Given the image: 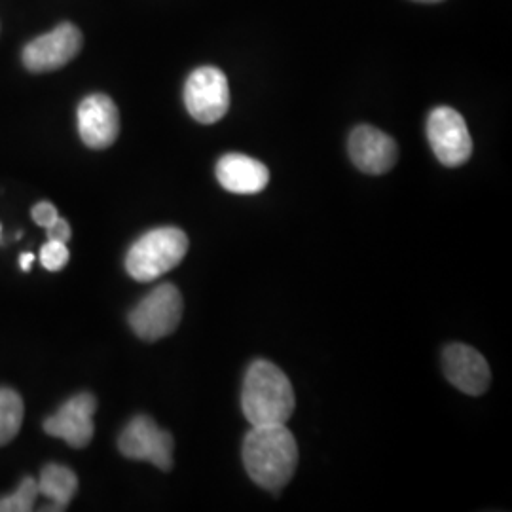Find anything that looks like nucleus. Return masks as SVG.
Listing matches in <instances>:
<instances>
[{"label":"nucleus","instance_id":"nucleus-1","mask_svg":"<svg viewBox=\"0 0 512 512\" xmlns=\"http://www.w3.org/2000/svg\"><path fill=\"white\" fill-rule=\"evenodd\" d=\"M243 467L264 490L279 492L289 484L298 465V446L285 423L255 425L243 440Z\"/></svg>","mask_w":512,"mask_h":512},{"label":"nucleus","instance_id":"nucleus-2","mask_svg":"<svg viewBox=\"0 0 512 512\" xmlns=\"http://www.w3.org/2000/svg\"><path fill=\"white\" fill-rule=\"evenodd\" d=\"M294 406L293 384L279 366L258 359L247 368L241 389V408L251 427L287 423L293 416Z\"/></svg>","mask_w":512,"mask_h":512},{"label":"nucleus","instance_id":"nucleus-3","mask_svg":"<svg viewBox=\"0 0 512 512\" xmlns=\"http://www.w3.org/2000/svg\"><path fill=\"white\" fill-rule=\"evenodd\" d=\"M186 253L188 238L183 230L173 226L156 228L131 245L126 256V270L135 281L147 283L177 268Z\"/></svg>","mask_w":512,"mask_h":512},{"label":"nucleus","instance_id":"nucleus-4","mask_svg":"<svg viewBox=\"0 0 512 512\" xmlns=\"http://www.w3.org/2000/svg\"><path fill=\"white\" fill-rule=\"evenodd\" d=\"M183 319V296L171 283L156 287L129 313L131 330L147 340L156 342L175 332Z\"/></svg>","mask_w":512,"mask_h":512},{"label":"nucleus","instance_id":"nucleus-5","mask_svg":"<svg viewBox=\"0 0 512 512\" xmlns=\"http://www.w3.org/2000/svg\"><path fill=\"white\" fill-rule=\"evenodd\" d=\"M184 105L200 124H215L230 109L228 78L217 67H200L184 84Z\"/></svg>","mask_w":512,"mask_h":512},{"label":"nucleus","instance_id":"nucleus-6","mask_svg":"<svg viewBox=\"0 0 512 512\" xmlns=\"http://www.w3.org/2000/svg\"><path fill=\"white\" fill-rule=\"evenodd\" d=\"M427 139L439 162L446 167H459L473 154V139L465 118L458 110L437 107L427 118Z\"/></svg>","mask_w":512,"mask_h":512},{"label":"nucleus","instance_id":"nucleus-7","mask_svg":"<svg viewBox=\"0 0 512 512\" xmlns=\"http://www.w3.org/2000/svg\"><path fill=\"white\" fill-rule=\"evenodd\" d=\"M118 448L128 459L148 461L162 471L173 469L175 440L148 416L129 421L118 439Z\"/></svg>","mask_w":512,"mask_h":512},{"label":"nucleus","instance_id":"nucleus-8","mask_svg":"<svg viewBox=\"0 0 512 512\" xmlns=\"http://www.w3.org/2000/svg\"><path fill=\"white\" fill-rule=\"evenodd\" d=\"M82 33L73 23H61L54 31L35 38L23 50V65L31 73H50L71 63L82 50Z\"/></svg>","mask_w":512,"mask_h":512},{"label":"nucleus","instance_id":"nucleus-9","mask_svg":"<svg viewBox=\"0 0 512 512\" xmlns=\"http://www.w3.org/2000/svg\"><path fill=\"white\" fill-rule=\"evenodd\" d=\"M97 410V399L92 393H78L63 404L54 416L44 421V431L65 440L73 448H84L93 439V414Z\"/></svg>","mask_w":512,"mask_h":512},{"label":"nucleus","instance_id":"nucleus-10","mask_svg":"<svg viewBox=\"0 0 512 512\" xmlns=\"http://www.w3.org/2000/svg\"><path fill=\"white\" fill-rule=\"evenodd\" d=\"M78 133L84 145L93 150L114 145L120 133V114L109 95L93 93L80 103Z\"/></svg>","mask_w":512,"mask_h":512},{"label":"nucleus","instance_id":"nucleus-11","mask_svg":"<svg viewBox=\"0 0 512 512\" xmlns=\"http://www.w3.org/2000/svg\"><path fill=\"white\" fill-rule=\"evenodd\" d=\"M348 150L351 162L368 175H384L395 167L399 158V148L393 137L372 126L353 129Z\"/></svg>","mask_w":512,"mask_h":512},{"label":"nucleus","instance_id":"nucleus-12","mask_svg":"<svg viewBox=\"0 0 512 512\" xmlns=\"http://www.w3.org/2000/svg\"><path fill=\"white\" fill-rule=\"evenodd\" d=\"M444 374L448 382L465 395H482L492 382V370L486 359L471 346L452 344L442 355Z\"/></svg>","mask_w":512,"mask_h":512},{"label":"nucleus","instance_id":"nucleus-13","mask_svg":"<svg viewBox=\"0 0 512 512\" xmlns=\"http://www.w3.org/2000/svg\"><path fill=\"white\" fill-rule=\"evenodd\" d=\"M215 173L220 186L232 194H258L270 183L268 167L245 154H224Z\"/></svg>","mask_w":512,"mask_h":512},{"label":"nucleus","instance_id":"nucleus-14","mask_svg":"<svg viewBox=\"0 0 512 512\" xmlns=\"http://www.w3.org/2000/svg\"><path fill=\"white\" fill-rule=\"evenodd\" d=\"M37 484L38 494L44 495L52 503L48 511H67L78 490V478L73 469L57 463H50L42 469Z\"/></svg>","mask_w":512,"mask_h":512},{"label":"nucleus","instance_id":"nucleus-15","mask_svg":"<svg viewBox=\"0 0 512 512\" xmlns=\"http://www.w3.org/2000/svg\"><path fill=\"white\" fill-rule=\"evenodd\" d=\"M23 416H25V406L19 393L14 389L2 387L0 389V446H6L8 442L18 437Z\"/></svg>","mask_w":512,"mask_h":512},{"label":"nucleus","instance_id":"nucleus-16","mask_svg":"<svg viewBox=\"0 0 512 512\" xmlns=\"http://www.w3.org/2000/svg\"><path fill=\"white\" fill-rule=\"evenodd\" d=\"M38 484L35 478L27 476L21 480L18 490L14 494L0 497V512H29L35 509L37 501Z\"/></svg>","mask_w":512,"mask_h":512},{"label":"nucleus","instance_id":"nucleus-17","mask_svg":"<svg viewBox=\"0 0 512 512\" xmlns=\"http://www.w3.org/2000/svg\"><path fill=\"white\" fill-rule=\"evenodd\" d=\"M71 253L67 249V243L61 241H46L40 249V262L48 272H61L69 264Z\"/></svg>","mask_w":512,"mask_h":512},{"label":"nucleus","instance_id":"nucleus-18","mask_svg":"<svg viewBox=\"0 0 512 512\" xmlns=\"http://www.w3.org/2000/svg\"><path fill=\"white\" fill-rule=\"evenodd\" d=\"M59 217V213H57V209H55V205H52L50 202H40L33 207V219L37 222L38 226H42L44 230L55 222Z\"/></svg>","mask_w":512,"mask_h":512},{"label":"nucleus","instance_id":"nucleus-19","mask_svg":"<svg viewBox=\"0 0 512 512\" xmlns=\"http://www.w3.org/2000/svg\"><path fill=\"white\" fill-rule=\"evenodd\" d=\"M46 234L50 241H61V243H69V239L73 236L69 222L61 217H57V220L46 228Z\"/></svg>","mask_w":512,"mask_h":512},{"label":"nucleus","instance_id":"nucleus-20","mask_svg":"<svg viewBox=\"0 0 512 512\" xmlns=\"http://www.w3.org/2000/svg\"><path fill=\"white\" fill-rule=\"evenodd\" d=\"M33 262H35V256L33 253H21L19 255V266L23 272H29L33 268Z\"/></svg>","mask_w":512,"mask_h":512},{"label":"nucleus","instance_id":"nucleus-21","mask_svg":"<svg viewBox=\"0 0 512 512\" xmlns=\"http://www.w3.org/2000/svg\"><path fill=\"white\" fill-rule=\"evenodd\" d=\"M416 2H442V0H416Z\"/></svg>","mask_w":512,"mask_h":512}]
</instances>
